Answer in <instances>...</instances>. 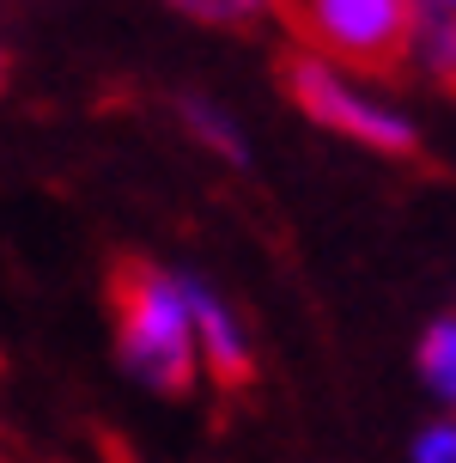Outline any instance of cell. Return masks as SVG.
Segmentation results:
<instances>
[{
    "label": "cell",
    "instance_id": "cell-4",
    "mask_svg": "<svg viewBox=\"0 0 456 463\" xmlns=\"http://www.w3.org/2000/svg\"><path fill=\"white\" fill-rule=\"evenodd\" d=\"M182 293H189V324H195L201 378L226 384V391H244L256 378V347H250V329L237 317V305L201 275H182Z\"/></svg>",
    "mask_w": 456,
    "mask_h": 463
},
{
    "label": "cell",
    "instance_id": "cell-10",
    "mask_svg": "<svg viewBox=\"0 0 456 463\" xmlns=\"http://www.w3.org/2000/svg\"><path fill=\"white\" fill-rule=\"evenodd\" d=\"M420 13H433V19H456V0H414Z\"/></svg>",
    "mask_w": 456,
    "mask_h": 463
},
{
    "label": "cell",
    "instance_id": "cell-11",
    "mask_svg": "<svg viewBox=\"0 0 456 463\" xmlns=\"http://www.w3.org/2000/svg\"><path fill=\"white\" fill-rule=\"evenodd\" d=\"M0 86H6V49H0Z\"/></svg>",
    "mask_w": 456,
    "mask_h": 463
},
{
    "label": "cell",
    "instance_id": "cell-3",
    "mask_svg": "<svg viewBox=\"0 0 456 463\" xmlns=\"http://www.w3.org/2000/svg\"><path fill=\"white\" fill-rule=\"evenodd\" d=\"M280 92L293 98L298 116H311L317 128L353 140V146H371L384 159H414L420 153V128L414 116L396 104V98L377 92V80H359L347 68H329L317 55L293 49L280 61Z\"/></svg>",
    "mask_w": 456,
    "mask_h": 463
},
{
    "label": "cell",
    "instance_id": "cell-7",
    "mask_svg": "<svg viewBox=\"0 0 456 463\" xmlns=\"http://www.w3.org/2000/svg\"><path fill=\"white\" fill-rule=\"evenodd\" d=\"M408 73L438 80V86L456 92V19L420 13V24H414V49H408Z\"/></svg>",
    "mask_w": 456,
    "mask_h": 463
},
{
    "label": "cell",
    "instance_id": "cell-1",
    "mask_svg": "<svg viewBox=\"0 0 456 463\" xmlns=\"http://www.w3.org/2000/svg\"><path fill=\"white\" fill-rule=\"evenodd\" d=\"M110 317H116V360L159 396H189L201 384V354L189 324L182 269H159L146 256L116 262L110 275Z\"/></svg>",
    "mask_w": 456,
    "mask_h": 463
},
{
    "label": "cell",
    "instance_id": "cell-9",
    "mask_svg": "<svg viewBox=\"0 0 456 463\" xmlns=\"http://www.w3.org/2000/svg\"><path fill=\"white\" fill-rule=\"evenodd\" d=\"M414 463H456V415H438L414 433Z\"/></svg>",
    "mask_w": 456,
    "mask_h": 463
},
{
    "label": "cell",
    "instance_id": "cell-8",
    "mask_svg": "<svg viewBox=\"0 0 456 463\" xmlns=\"http://www.w3.org/2000/svg\"><path fill=\"white\" fill-rule=\"evenodd\" d=\"M164 6L195 24H213V31H250L274 13V0H164Z\"/></svg>",
    "mask_w": 456,
    "mask_h": 463
},
{
    "label": "cell",
    "instance_id": "cell-6",
    "mask_svg": "<svg viewBox=\"0 0 456 463\" xmlns=\"http://www.w3.org/2000/svg\"><path fill=\"white\" fill-rule=\"evenodd\" d=\"M414 366H420V378H426V391L444 402V415H456V311H444V317L426 324Z\"/></svg>",
    "mask_w": 456,
    "mask_h": 463
},
{
    "label": "cell",
    "instance_id": "cell-2",
    "mask_svg": "<svg viewBox=\"0 0 456 463\" xmlns=\"http://www.w3.org/2000/svg\"><path fill=\"white\" fill-rule=\"evenodd\" d=\"M274 13L293 31V43L329 68H347L359 80L408 73L414 24H420L414 0H274Z\"/></svg>",
    "mask_w": 456,
    "mask_h": 463
},
{
    "label": "cell",
    "instance_id": "cell-5",
    "mask_svg": "<svg viewBox=\"0 0 456 463\" xmlns=\"http://www.w3.org/2000/svg\"><path fill=\"white\" fill-rule=\"evenodd\" d=\"M177 116H182V128H189V140H195V146H207L213 159H231V165L250 159L244 122H237L226 104H213L207 92H182V98H177Z\"/></svg>",
    "mask_w": 456,
    "mask_h": 463
}]
</instances>
